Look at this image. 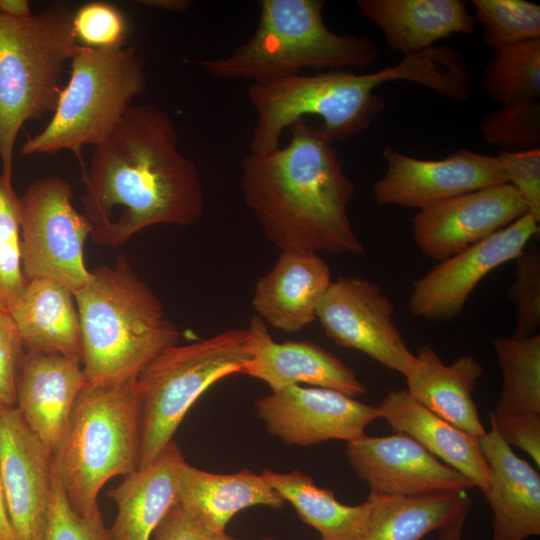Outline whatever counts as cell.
<instances>
[{"label": "cell", "mask_w": 540, "mask_h": 540, "mask_svg": "<svg viewBox=\"0 0 540 540\" xmlns=\"http://www.w3.org/2000/svg\"><path fill=\"white\" fill-rule=\"evenodd\" d=\"M328 263L319 253L287 249L255 284V315L274 329L296 333L316 319L319 302L330 285Z\"/></svg>", "instance_id": "ffe728a7"}, {"label": "cell", "mask_w": 540, "mask_h": 540, "mask_svg": "<svg viewBox=\"0 0 540 540\" xmlns=\"http://www.w3.org/2000/svg\"><path fill=\"white\" fill-rule=\"evenodd\" d=\"M539 223L529 213L463 251L440 261L412 284L409 311L418 318L448 321L458 316L478 283L500 265L515 260Z\"/></svg>", "instance_id": "7c38bea8"}, {"label": "cell", "mask_w": 540, "mask_h": 540, "mask_svg": "<svg viewBox=\"0 0 540 540\" xmlns=\"http://www.w3.org/2000/svg\"><path fill=\"white\" fill-rule=\"evenodd\" d=\"M245 331L249 359L241 373L265 382L272 391L309 384L352 398L366 393L353 369L321 346L308 341L277 342L256 315Z\"/></svg>", "instance_id": "ac0fdd59"}, {"label": "cell", "mask_w": 540, "mask_h": 540, "mask_svg": "<svg viewBox=\"0 0 540 540\" xmlns=\"http://www.w3.org/2000/svg\"><path fill=\"white\" fill-rule=\"evenodd\" d=\"M72 28L79 45L95 49L122 47L129 32L123 12L103 1L83 4L74 11Z\"/></svg>", "instance_id": "d590c367"}, {"label": "cell", "mask_w": 540, "mask_h": 540, "mask_svg": "<svg viewBox=\"0 0 540 540\" xmlns=\"http://www.w3.org/2000/svg\"><path fill=\"white\" fill-rule=\"evenodd\" d=\"M349 465L370 493L413 496L475 488L466 476L446 465L413 438L398 433L347 442Z\"/></svg>", "instance_id": "e0dca14e"}, {"label": "cell", "mask_w": 540, "mask_h": 540, "mask_svg": "<svg viewBox=\"0 0 540 540\" xmlns=\"http://www.w3.org/2000/svg\"><path fill=\"white\" fill-rule=\"evenodd\" d=\"M475 21L494 50L540 39V6L524 0H473Z\"/></svg>", "instance_id": "1f68e13d"}, {"label": "cell", "mask_w": 540, "mask_h": 540, "mask_svg": "<svg viewBox=\"0 0 540 540\" xmlns=\"http://www.w3.org/2000/svg\"><path fill=\"white\" fill-rule=\"evenodd\" d=\"M478 439L488 469L483 494L493 513V538L526 540L540 535V475L518 457L490 425Z\"/></svg>", "instance_id": "44dd1931"}, {"label": "cell", "mask_w": 540, "mask_h": 540, "mask_svg": "<svg viewBox=\"0 0 540 540\" xmlns=\"http://www.w3.org/2000/svg\"><path fill=\"white\" fill-rule=\"evenodd\" d=\"M53 455L16 405L0 402V478L15 540H44Z\"/></svg>", "instance_id": "5bb4252c"}, {"label": "cell", "mask_w": 540, "mask_h": 540, "mask_svg": "<svg viewBox=\"0 0 540 540\" xmlns=\"http://www.w3.org/2000/svg\"><path fill=\"white\" fill-rule=\"evenodd\" d=\"M417 364L405 377L408 394L431 412L460 430L479 439L486 430L473 398L483 366L471 355H463L450 365L424 344L416 354Z\"/></svg>", "instance_id": "484cf974"}, {"label": "cell", "mask_w": 540, "mask_h": 540, "mask_svg": "<svg viewBox=\"0 0 540 540\" xmlns=\"http://www.w3.org/2000/svg\"><path fill=\"white\" fill-rule=\"evenodd\" d=\"M70 64L69 81L51 119L39 133L26 137L21 154L79 155L84 146H97L146 88L145 63L132 46L79 45Z\"/></svg>", "instance_id": "ba28073f"}, {"label": "cell", "mask_w": 540, "mask_h": 540, "mask_svg": "<svg viewBox=\"0 0 540 540\" xmlns=\"http://www.w3.org/2000/svg\"><path fill=\"white\" fill-rule=\"evenodd\" d=\"M287 145L242 161L241 189L266 238L280 251L365 254L348 205L355 192L332 141L305 119Z\"/></svg>", "instance_id": "7a4b0ae2"}, {"label": "cell", "mask_w": 540, "mask_h": 540, "mask_svg": "<svg viewBox=\"0 0 540 540\" xmlns=\"http://www.w3.org/2000/svg\"><path fill=\"white\" fill-rule=\"evenodd\" d=\"M0 540H15L0 478Z\"/></svg>", "instance_id": "ee69618b"}, {"label": "cell", "mask_w": 540, "mask_h": 540, "mask_svg": "<svg viewBox=\"0 0 540 540\" xmlns=\"http://www.w3.org/2000/svg\"><path fill=\"white\" fill-rule=\"evenodd\" d=\"M185 461L177 443L171 441L150 464L107 492L117 506L108 528L111 540H151L158 524L177 504L179 473Z\"/></svg>", "instance_id": "603a6c76"}, {"label": "cell", "mask_w": 540, "mask_h": 540, "mask_svg": "<svg viewBox=\"0 0 540 540\" xmlns=\"http://www.w3.org/2000/svg\"><path fill=\"white\" fill-rule=\"evenodd\" d=\"M31 14V6L27 0H0V15L25 17Z\"/></svg>", "instance_id": "b9f144b4"}, {"label": "cell", "mask_w": 540, "mask_h": 540, "mask_svg": "<svg viewBox=\"0 0 540 540\" xmlns=\"http://www.w3.org/2000/svg\"><path fill=\"white\" fill-rule=\"evenodd\" d=\"M467 515L458 518L451 525L441 530L437 540H462L464 524Z\"/></svg>", "instance_id": "f6af8a7d"}, {"label": "cell", "mask_w": 540, "mask_h": 540, "mask_svg": "<svg viewBox=\"0 0 540 540\" xmlns=\"http://www.w3.org/2000/svg\"><path fill=\"white\" fill-rule=\"evenodd\" d=\"M261 474L300 519L320 533V540H354L366 522L368 499L360 505H345L333 490L316 485L299 470L280 473L264 469Z\"/></svg>", "instance_id": "f1b7e54d"}, {"label": "cell", "mask_w": 540, "mask_h": 540, "mask_svg": "<svg viewBox=\"0 0 540 540\" xmlns=\"http://www.w3.org/2000/svg\"><path fill=\"white\" fill-rule=\"evenodd\" d=\"M245 328L229 329L207 339L172 345L140 372L139 468L150 464L171 442L194 402L213 384L241 373L249 359Z\"/></svg>", "instance_id": "9c48e42d"}, {"label": "cell", "mask_w": 540, "mask_h": 540, "mask_svg": "<svg viewBox=\"0 0 540 540\" xmlns=\"http://www.w3.org/2000/svg\"><path fill=\"white\" fill-rule=\"evenodd\" d=\"M379 418L413 438L437 459L485 490L488 469L477 438L460 430L413 399L405 389L390 390L376 406Z\"/></svg>", "instance_id": "d4e9b609"}, {"label": "cell", "mask_w": 540, "mask_h": 540, "mask_svg": "<svg viewBox=\"0 0 540 540\" xmlns=\"http://www.w3.org/2000/svg\"><path fill=\"white\" fill-rule=\"evenodd\" d=\"M74 297L86 383L137 379L152 359L179 342L180 331L125 255L113 265L92 270L90 280Z\"/></svg>", "instance_id": "3957f363"}, {"label": "cell", "mask_w": 540, "mask_h": 540, "mask_svg": "<svg viewBox=\"0 0 540 540\" xmlns=\"http://www.w3.org/2000/svg\"><path fill=\"white\" fill-rule=\"evenodd\" d=\"M44 540H111L100 509L88 516H81L72 508L60 481L55 459Z\"/></svg>", "instance_id": "8d00e7d4"}, {"label": "cell", "mask_w": 540, "mask_h": 540, "mask_svg": "<svg viewBox=\"0 0 540 540\" xmlns=\"http://www.w3.org/2000/svg\"><path fill=\"white\" fill-rule=\"evenodd\" d=\"M490 422L509 446L520 448L540 465V414L491 412Z\"/></svg>", "instance_id": "ab89813d"}, {"label": "cell", "mask_w": 540, "mask_h": 540, "mask_svg": "<svg viewBox=\"0 0 540 540\" xmlns=\"http://www.w3.org/2000/svg\"><path fill=\"white\" fill-rule=\"evenodd\" d=\"M85 384L79 360L26 351L17 379L16 407L53 457L63 444L74 404Z\"/></svg>", "instance_id": "d6986e66"}, {"label": "cell", "mask_w": 540, "mask_h": 540, "mask_svg": "<svg viewBox=\"0 0 540 540\" xmlns=\"http://www.w3.org/2000/svg\"><path fill=\"white\" fill-rule=\"evenodd\" d=\"M25 348L9 312L0 309V402L16 405V385Z\"/></svg>", "instance_id": "f35d334b"}, {"label": "cell", "mask_w": 540, "mask_h": 540, "mask_svg": "<svg viewBox=\"0 0 540 540\" xmlns=\"http://www.w3.org/2000/svg\"><path fill=\"white\" fill-rule=\"evenodd\" d=\"M71 184L57 176L33 181L19 197L21 256L26 280L48 279L73 293L91 278L84 246L91 226L72 203Z\"/></svg>", "instance_id": "30bf717a"}, {"label": "cell", "mask_w": 540, "mask_h": 540, "mask_svg": "<svg viewBox=\"0 0 540 540\" xmlns=\"http://www.w3.org/2000/svg\"><path fill=\"white\" fill-rule=\"evenodd\" d=\"M152 540H236L227 532L214 533L194 523L176 504L153 532Z\"/></svg>", "instance_id": "60d3db41"}, {"label": "cell", "mask_w": 540, "mask_h": 540, "mask_svg": "<svg viewBox=\"0 0 540 540\" xmlns=\"http://www.w3.org/2000/svg\"><path fill=\"white\" fill-rule=\"evenodd\" d=\"M26 351L60 354L82 362L81 323L74 293L31 279L9 310Z\"/></svg>", "instance_id": "4316f807"}, {"label": "cell", "mask_w": 540, "mask_h": 540, "mask_svg": "<svg viewBox=\"0 0 540 540\" xmlns=\"http://www.w3.org/2000/svg\"><path fill=\"white\" fill-rule=\"evenodd\" d=\"M70 4L50 3L38 14L0 15V162L12 181L13 153L23 125L55 110L64 68L79 43Z\"/></svg>", "instance_id": "8992f818"}, {"label": "cell", "mask_w": 540, "mask_h": 540, "mask_svg": "<svg viewBox=\"0 0 540 540\" xmlns=\"http://www.w3.org/2000/svg\"><path fill=\"white\" fill-rule=\"evenodd\" d=\"M284 503L261 473L243 469L216 474L186 461L181 466L177 505L194 523L210 532H226L234 515L245 508L281 509Z\"/></svg>", "instance_id": "7402d4cb"}, {"label": "cell", "mask_w": 540, "mask_h": 540, "mask_svg": "<svg viewBox=\"0 0 540 540\" xmlns=\"http://www.w3.org/2000/svg\"><path fill=\"white\" fill-rule=\"evenodd\" d=\"M323 6L322 0H261L254 34L230 55L200 64L214 78L257 82L297 75L305 68H363L380 59L371 38L329 30Z\"/></svg>", "instance_id": "5b68a950"}, {"label": "cell", "mask_w": 540, "mask_h": 540, "mask_svg": "<svg viewBox=\"0 0 540 540\" xmlns=\"http://www.w3.org/2000/svg\"><path fill=\"white\" fill-rule=\"evenodd\" d=\"M499 163L510 183L524 199L528 213L540 222V149L502 152Z\"/></svg>", "instance_id": "74e56055"}, {"label": "cell", "mask_w": 540, "mask_h": 540, "mask_svg": "<svg viewBox=\"0 0 540 540\" xmlns=\"http://www.w3.org/2000/svg\"><path fill=\"white\" fill-rule=\"evenodd\" d=\"M527 213L510 183L488 186L420 210L412 221L413 237L423 255L440 262Z\"/></svg>", "instance_id": "2e32d148"}, {"label": "cell", "mask_w": 540, "mask_h": 540, "mask_svg": "<svg viewBox=\"0 0 540 540\" xmlns=\"http://www.w3.org/2000/svg\"><path fill=\"white\" fill-rule=\"evenodd\" d=\"M493 540H496V539L493 538Z\"/></svg>", "instance_id": "7dc6e473"}, {"label": "cell", "mask_w": 540, "mask_h": 540, "mask_svg": "<svg viewBox=\"0 0 540 540\" xmlns=\"http://www.w3.org/2000/svg\"><path fill=\"white\" fill-rule=\"evenodd\" d=\"M482 85L501 107L539 102L540 39L494 50Z\"/></svg>", "instance_id": "4dcf8cb0"}, {"label": "cell", "mask_w": 540, "mask_h": 540, "mask_svg": "<svg viewBox=\"0 0 540 540\" xmlns=\"http://www.w3.org/2000/svg\"><path fill=\"white\" fill-rule=\"evenodd\" d=\"M263 540H278L274 537H271V536H268V537H265Z\"/></svg>", "instance_id": "bcb514c9"}, {"label": "cell", "mask_w": 540, "mask_h": 540, "mask_svg": "<svg viewBox=\"0 0 540 540\" xmlns=\"http://www.w3.org/2000/svg\"><path fill=\"white\" fill-rule=\"evenodd\" d=\"M483 141L499 152H520L540 145V104L526 103L495 109L480 119Z\"/></svg>", "instance_id": "836d02e7"}, {"label": "cell", "mask_w": 540, "mask_h": 540, "mask_svg": "<svg viewBox=\"0 0 540 540\" xmlns=\"http://www.w3.org/2000/svg\"><path fill=\"white\" fill-rule=\"evenodd\" d=\"M140 404L136 379L86 383L74 404L63 444L54 457L70 505L81 516L99 509L97 497L115 476L139 469Z\"/></svg>", "instance_id": "52a82bcc"}, {"label": "cell", "mask_w": 540, "mask_h": 540, "mask_svg": "<svg viewBox=\"0 0 540 540\" xmlns=\"http://www.w3.org/2000/svg\"><path fill=\"white\" fill-rule=\"evenodd\" d=\"M491 345L502 374L495 413L540 414V335L495 337Z\"/></svg>", "instance_id": "f546056e"}, {"label": "cell", "mask_w": 540, "mask_h": 540, "mask_svg": "<svg viewBox=\"0 0 540 540\" xmlns=\"http://www.w3.org/2000/svg\"><path fill=\"white\" fill-rule=\"evenodd\" d=\"M515 261V280L508 291L516 309L513 337L527 338L536 335L540 327L539 247L528 244Z\"/></svg>", "instance_id": "e575fe53"}, {"label": "cell", "mask_w": 540, "mask_h": 540, "mask_svg": "<svg viewBox=\"0 0 540 540\" xmlns=\"http://www.w3.org/2000/svg\"><path fill=\"white\" fill-rule=\"evenodd\" d=\"M366 522L354 540H422L467 515V491H438L413 496L370 493Z\"/></svg>", "instance_id": "83f0119b"}, {"label": "cell", "mask_w": 540, "mask_h": 540, "mask_svg": "<svg viewBox=\"0 0 540 540\" xmlns=\"http://www.w3.org/2000/svg\"><path fill=\"white\" fill-rule=\"evenodd\" d=\"M356 5L382 31L389 49L403 56L475 29L474 16L460 0H359Z\"/></svg>", "instance_id": "cb8c5ba5"}, {"label": "cell", "mask_w": 540, "mask_h": 540, "mask_svg": "<svg viewBox=\"0 0 540 540\" xmlns=\"http://www.w3.org/2000/svg\"><path fill=\"white\" fill-rule=\"evenodd\" d=\"M255 409L269 434L295 446L349 442L379 418L376 406L336 390L301 385L271 391L256 400Z\"/></svg>", "instance_id": "9a60e30c"}, {"label": "cell", "mask_w": 540, "mask_h": 540, "mask_svg": "<svg viewBox=\"0 0 540 540\" xmlns=\"http://www.w3.org/2000/svg\"><path fill=\"white\" fill-rule=\"evenodd\" d=\"M26 278L21 256L19 196L0 174V309L9 312Z\"/></svg>", "instance_id": "d6a6232c"}, {"label": "cell", "mask_w": 540, "mask_h": 540, "mask_svg": "<svg viewBox=\"0 0 540 540\" xmlns=\"http://www.w3.org/2000/svg\"><path fill=\"white\" fill-rule=\"evenodd\" d=\"M134 3L171 12H184L191 5L189 0H138Z\"/></svg>", "instance_id": "7bdbcfd3"}, {"label": "cell", "mask_w": 540, "mask_h": 540, "mask_svg": "<svg viewBox=\"0 0 540 540\" xmlns=\"http://www.w3.org/2000/svg\"><path fill=\"white\" fill-rule=\"evenodd\" d=\"M83 214L90 237L120 246L154 225L190 226L205 207L193 161L178 148V131L165 110L131 104L97 146L84 177Z\"/></svg>", "instance_id": "6da1fadb"}, {"label": "cell", "mask_w": 540, "mask_h": 540, "mask_svg": "<svg viewBox=\"0 0 540 540\" xmlns=\"http://www.w3.org/2000/svg\"><path fill=\"white\" fill-rule=\"evenodd\" d=\"M397 80L426 86L430 80L426 56L421 52L406 55L394 66L366 74L329 70L252 82L247 93L257 120L250 152L276 150L283 131L307 115L322 119L321 129L331 141L352 137L384 110V100L374 93L375 89Z\"/></svg>", "instance_id": "277c9868"}, {"label": "cell", "mask_w": 540, "mask_h": 540, "mask_svg": "<svg viewBox=\"0 0 540 540\" xmlns=\"http://www.w3.org/2000/svg\"><path fill=\"white\" fill-rule=\"evenodd\" d=\"M386 173L373 187L382 205L425 210L456 196L508 183L497 156L460 149L440 160H422L390 147L383 150Z\"/></svg>", "instance_id": "4fadbf2b"}, {"label": "cell", "mask_w": 540, "mask_h": 540, "mask_svg": "<svg viewBox=\"0 0 540 540\" xmlns=\"http://www.w3.org/2000/svg\"><path fill=\"white\" fill-rule=\"evenodd\" d=\"M394 310L378 284L359 276L339 277L323 294L316 319L336 344L361 351L406 377L417 357L393 321Z\"/></svg>", "instance_id": "8fae6325"}]
</instances>
